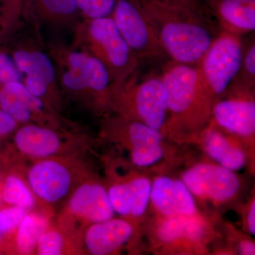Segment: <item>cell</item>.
I'll use <instances>...</instances> for the list:
<instances>
[{"instance_id": "cell-1", "label": "cell", "mask_w": 255, "mask_h": 255, "mask_svg": "<svg viewBox=\"0 0 255 255\" xmlns=\"http://www.w3.org/2000/svg\"><path fill=\"white\" fill-rule=\"evenodd\" d=\"M155 30L164 53L172 61L196 65L221 31L208 17L164 0H132Z\"/></svg>"}, {"instance_id": "cell-2", "label": "cell", "mask_w": 255, "mask_h": 255, "mask_svg": "<svg viewBox=\"0 0 255 255\" xmlns=\"http://www.w3.org/2000/svg\"><path fill=\"white\" fill-rule=\"evenodd\" d=\"M48 50L61 92L96 112L110 110L112 83L100 60L59 43H52Z\"/></svg>"}, {"instance_id": "cell-3", "label": "cell", "mask_w": 255, "mask_h": 255, "mask_svg": "<svg viewBox=\"0 0 255 255\" xmlns=\"http://www.w3.org/2000/svg\"><path fill=\"white\" fill-rule=\"evenodd\" d=\"M73 48L100 60L108 71L112 87L122 85L135 75L140 62L111 16L84 18L77 27Z\"/></svg>"}, {"instance_id": "cell-4", "label": "cell", "mask_w": 255, "mask_h": 255, "mask_svg": "<svg viewBox=\"0 0 255 255\" xmlns=\"http://www.w3.org/2000/svg\"><path fill=\"white\" fill-rule=\"evenodd\" d=\"M244 43L239 35L221 31L196 64L197 89L203 114L211 119L213 106L222 99L241 68Z\"/></svg>"}, {"instance_id": "cell-5", "label": "cell", "mask_w": 255, "mask_h": 255, "mask_svg": "<svg viewBox=\"0 0 255 255\" xmlns=\"http://www.w3.org/2000/svg\"><path fill=\"white\" fill-rule=\"evenodd\" d=\"M110 110L163 132L169 110L161 75L140 82L134 75L122 85L112 86Z\"/></svg>"}, {"instance_id": "cell-6", "label": "cell", "mask_w": 255, "mask_h": 255, "mask_svg": "<svg viewBox=\"0 0 255 255\" xmlns=\"http://www.w3.org/2000/svg\"><path fill=\"white\" fill-rule=\"evenodd\" d=\"M162 81L167 92L169 117L164 131H199L208 124L198 97L196 65L170 60L164 66Z\"/></svg>"}, {"instance_id": "cell-7", "label": "cell", "mask_w": 255, "mask_h": 255, "mask_svg": "<svg viewBox=\"0 0 255 255\" xmlns=\"http://www.w3.org/2000/svg\"><path fill=\"white\" fill-rule=\"evenodd\" d=\"M81 161L70 155L37 159L27 172V184L37 199L54 204L68 198L85 181Z\"/></svg>"}, {"instance_id": "cell-8", "label": "cell", "mask_w": 255, "mask_h": 255, "mask_svg": "<svg viewBox=\"0 0 255 255\" xmlns=\"http://www.w3.org/2000/svg\"><path fill=\"white\" fill-rule=\"evenodd\" d=\"M11 58L28 91L56 113L61 107V91L49 54L33 44L24 43L12 52Z\"/></svg>"}, {"instance_id": "cell-9", "label": "cell", "mask_w": 255, "mask_h": 255, "mask_svg": "<svg viewBox=\"0 0 255 255\" xmlns=\"http://www.w3.org/2000/svg\"><path fill=\"white\" fill-rule=\"evenodd\" d=\"M103 131L109 136L128 143L130 159L137 167H150L163 158V132L141 122L116 114L105 119Z\"/></svg>"}, {"instance_id": "cell-10", "label": "cell", "mask_w": 255, "mask_h": 255, "mask_svg": "<svg viewBox=\"0 0 255 255\" xmlns=\"http://www.w3.org/2000/svg\"><path fill=\"white\" fill-rule=\"evenodd\" d=\"M110 16L140 60L167 58L148 18L132 0H117Z\"/></svg>"}, {"instance_id": "cell-11", "label": "cell", "mask_w": 255, "mask_h": 255, "mask_svg": "<svg viewBox=\"0 0 255 255\" xmlns=\"http://www.w3.org/2000/svg\"><path fill=\"white\" fill-rule=\"evenodd\" d=\"M182 181L193 195L216 202L232 199L241 186L234 171L218 164H196L183 174Z\"/></svg>"}, {"instance_id": "cell-12", "label": "cell", "mask_w": 255, "mask_h": 255, "mask_svg": "<svg viewBox=\"0 0 255 255\" xmlns=\"http://www.w3.org/2000/svg\"><path fill=\"white\" fill-rule=\"evenodd\" d=\"M108 191L100 183L85 180L68 198L64 210L65 221L88 226L114 218Z\"/></svg>"}, {"instance_id": "cell-13", "label": "cell", "mask_w": 255, "mask_h": 255, "mask_svg": "<svg viewBox=\"0 0 255 255\" xmlns=\"http://www.w3.org/2000/svg\"><path fill=\"white\" fill-rule=\"evenodd\" d=\"M0 109L19 125L33 124L56 128L59 124L56 113L32 95L22 82L0 86Z\"/></svg>"}, {"instance_id": "cell-14", "label": "cell", "mask_w": 255, "mask_h": 255, "mask_svg": "<svg viewBox=\"0 0 255 255\" xmlns=\"http://www.w3.org/2000/svg\"><path fill=\"white\" fill-rule=\"evenodd\" d=\"M229 97L221 99L213 106L211 119L223 130L244 138L255 133L254 91L228 90Z\"/></svg>"}, {"instance_id": "cell-15", "label": "cell", "mask_w": 255, "mask_h": 255, "mask_svg": "<svg viewBox=\"0 0 255 255\" xmlns=\"http://www.w3.org/2000/svg\"><path fill=\"white\" fill-rule=\"evenodd\" d=\"M71 139L55 128L38 124H23L15 131L14 141L26 157L37 159L66 155Z\"/></svg>"}, {"instance_id": "cell-16", "label": "cell", "mask_w": 255, "mask_h": 255, "mask_svg": "<svg viewBox=\"0 0 255 255\" xmlns=\"http://www.w3.org/2000/svg\"><path fill=\"white\" fill-rule=\"evenodd\" d=\"M150 201L165 217L197 214L194 195L179 179L165 176L155 178L151 186Z\"/></svg>"}, {"instance_id": "cell-17", "label": "cell", "mask_w": 255, "mask_h": 255, "mask_svg": "<svg viewBox=\"0 0 255 255\" xmlns=\"http://www.w3.org/2000/svg\"><path fill=\"white\" fill-rule=\"evenodd\" d=\"M132 234L131 223L112 218L87 226L84 232V245L90 255H112L125 246Z\"/></svg>"}, {"instance_id": "cell-18", "label": "cell", "mask_w": 255, "mask_h": 255, "mask_svg": "<svg viewBox=\"0 0 255 255\" xmlns=\"http://www.w3.org/2000/svg\"><path fill=\"white\" fill-rule=\"evenodd\" d=\"M221 31L248 34L255 30V0H202Z\"/></svg>"}, {"instance_id": "cell-19", "label": "cell", "mask_w": 255, "mask_h": 255, "mask_svg": "<svg viewBox=\"0 0 255 255\" xmlns=\"http://www.w3.org/2000/svg\"><path fill=\"white\" fill-rule=\"evenodd\" d=\"M151 186L148 178L137 177L109 188L114 212L123 217H141L150 201Z\"/></svg>"}, {"instance_id": "cell-20", "label": "cell", "mask_w": 255, "mask_h": 255, "mask_svg": "<svg viewBox=\"0 0 255 255\" xmlns=\"http://www.w3.org/2000/svg\"><path fill=\"white\" fill-rule=\"evenodd\" d=\"M201 132L204 150L218 164L234 172L246 166V152L234 140L212 126Z\"/></svg>"}, {"instance_id": "cell-21", "label": "cell", "mask_w": 255, "mask_h": 255, "mask_svg": "<svg viewBox=\"0 0 255 255\" xmlns=\"http://www.w3.org/2000/svg\"><path fill=\"white\" fill-rule=\"evenodd\" d=\"M22 4L23 14L51 24H70L81 15L75 0H22Z\"/></svg>"}, {"instance_id": "cell-22", "label": "cell", "mask_w": 255, "mask_h": 255, "mask_svg": "<svg viewBox=\"0 0 255 255\" xmlns=\"http://www.w3.org/2000/svg\"><path fill=\"white\" fill-rule=\"evenodd\" d=\"M204 233L205 224L197 214L165 217L156 232L159 241L167 244L183 241H199Z\"/></svg>"}, {"instance_id": "cell-23", "label": "cell", "mask_w": 255, "mask_h": 255, "mask_svg": "<svg viewBox=\"0 0 255 255\" xmlns=\"http://www.w3.org/2000/svg\"><path fill=\"white\" fill-rule=\"evenodd\" d=\"M48 227L49 221L46 217L28 213L16 229V246L18 253L22 255L35 253L38 240Z\"/></svg>"}, {"instance_id": "cell-24", "label": "cell", "mask_w": 255, "mask_h": 255, "mask_svg": "<svg viewBox=\"0 0 255 255\" xmlns=\"http://www.w3.org/2000/svg\"><path fill=\"white\" fill-rule=\"evenodd\" d=\"M1 199L9 206H18L32 211L36 205V197L27 183L19 176L9 174L1 184Z\"/></svg>"}, {"instance_id": "cell-25", "label": "cell", "mask_w": 255, "mask_h": 255, "mask_svg": "<svg viewBox=\"0 0 255 255\" xmlns=\"http://www.w3.org/2000/svg\"><path fill=\"white\" fill-rule=\"evenodd\" d=\"M255 82V43L252 40L244 45L241 68L229 89L254 91Z\"/></svg>"}, {"instance_id": "cell-26", "label": "cell", "mask_w": 255, "mask_h": 255, "mask_svg": "<svg viewBox=\"0 0 255 255\" xmlns=\"http://www.w3.org/2000/svg\"><path fill=\"white\" fill-rule=\"evenodd\" d=\"M67 238L58 230L48 229L41 235L35 253L38 255H60L67 251Z\"/></svg>"}, {"instance_id": "cell-27", "label": "cell", "mask_w": 255, "mask_h": 255, "mask_svg": "<svg viewBox=\"0 0 255 255\" xmlns=\"http://www.w3.org/2000/svg\"><path fill=\"white\" fill-rule=\"evenodd\" d=\"M80 14L84 18L110 16L117 0H75Z\"/></svg>"}, {"instance_id": "cell-28", "label": "cell", "mask_w": 255, "mask_h": 255, "mask_svg": "<svg viewBox=\"0 0 255 255\" xmlns=\"http://www.w3.org/2000/svg\"><path fill=\"white\" fill-rule=\"evenodd\" d=\"M23 14L22 0H9L0 11V38L14 27Z\"/></svg>"}, {"instance_id": "cell-29", "label": "cell", "mask_w": 255, "mask_h": 255, "mask_svg": "<svg viewBox=\"0 0 255 255\" xmlns=\"http://www.w3.org/2000/svg\"><path fill=\"white\" fill-rule=\"evenodd\" d=\"M28 213L18 206H9L0 210V231L2 234L16 231L20 223Z\"/></svg>"}, {"instance_id": "cell-30", "label": "cell", "mask_w": 255, "mask_h": 255, "mask_svg": "<svg viewBox=\"0 0 255 255\" xmlns=\"http://www.w3.org/2000/svg\"><path fill=\"white\" fill-rule=\"evenodd\" d=\"M11 82H22V77L12 58L0 52V86Z\"/></svg>"}, {"instance_id": "cell-31", "label": "cell", "mask_w": 255, "mask_h": 255, "mask_svg": "<svg viewBox=\"0 0 255 255\" xmlns=\"http://www.w3.org/2000/svg\"><path fill=\"white\" fill-rule=\"evenodd\" d=\"M19 124L0 109V138L16 131Z\"/></svg>"}, {"instance_id": "cell-32", "label": "cell", "mask_w": 255, "mask_h": 255, "mask_svg": "<svg viewBox=\"0 0 255 255\" xmlns=\"http://www.w3.org/2000/svg\"><path fill=\"white\" fill-rule=\"evenodd\" d=\"M164 1L180 5V6L193 10L199 14L213 18L211 15L210 14L209 11H208L207 8L203 3L202 0H164Z\"/></svg>"}, {"instance_id": "cell-33", "label": "cell", "mask_w": 255, "mask_h": 255, "mask_svg": "<svg viewBox=\"0 0 255 255\" xmlns=\"http://www.w3.org/2000/svg\"><path fill=\"white\" fill-rule=\"evenodd\" d=\"M247 226H248V231L251 235H255V202L253 200L250 206L247 216Z\"/></svg>"}, {"instance_id": "cell-34", "label": "cell", "mask_w": 255, "mask_h": 255, "mask_svg": "<svg viewBox=\"0 0 255 255\" xmlns=\"http://www.w3.org/2000/svg\"><path fill=\"white\" fill-rule=\"evenodd\" d=\"M239 249L241 255H254L255 254V244L254 243L251 241H244L241 242Z\"/></svg>"}, {"instance_id": "cell-35", "label": "cell", "mask_w": 255, "mask_h": 255, "mask_svg": "<svg viewBox=\"0 0 255 255\" xmlns=\"http://www.w3.org/2000/svg\"><path fill=\"white\" fill-rule=\"evenodd\" d=\"M9 0H0V4L1 5L4 4L5 3L7 2V1H9Z\"/></svg>"}, {"instance_id": "cell-36", "label": "cell", "mask_w": 255, "mask_h": 255, "mask_svg": "<svg viewBox=\"0 0 255 255\" xmlns=\"http://www.w3.org/2000/svg\"><path fill=\"white\" fill-rule=\"evenodd\" d=\"M1 184H0V204H1V202H2V199H1Z\"/></svg>"}, {"instance_id": "cell-37", "label": "cell", "mask_w": 255, "mask_h": 255, "mask_svg": "<svg viewBox=\"0 0 255 255\" xmlns=\"http://www.w3.org/2000/svg\"><path fill=\"white\" fill-rule=\"evenodd\" d=\"M3 234L1 233V231H0V240L1 239V237H2Z\"/></svg>"}, {"instance_id": "cell-38", "label": "cell", "mask_w": 255, "mask_h": 255, "mask_svg": "<svg viewBox=\"0 0 255 255\" xmlns=\"http://www.w3.org/2000/svg\"><path fill=\"white\" fill-rule=\"evenodd\" d=\"M0 254H1V253H0Z\"/></svg>"}]
</instances>
